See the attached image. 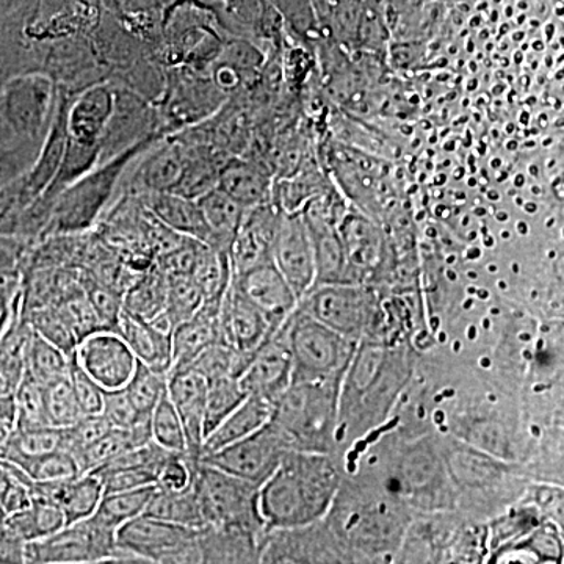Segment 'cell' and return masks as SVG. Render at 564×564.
Masks as SVG:
<instances>
[{"mask_svg": "<svg viewBox=\"0 0 564 564\" xmlns=\"http://www.w3.org/2000/svg\"><path fill=\"white\" fill-rule=\"evenodd\" d=\"M333 454L292 451L259 488V511L267 532L303 530L332 511L343 486Z\"/></svg>", "mask_w": 564, "mask_h": 564, "instance_id": "obj_1", "label": "cell"}, {"mask_svg": "<svg viewBox=\"0 0 564 564\" xmlns=\"http://www.w3.org/2000/svg\"><path fill=\"white\" fill-rule=\"evenodd\" d=\"M344 375L291 383L274 403L272 423L291 451L333 454L339 433Z\"/></svg>", "mask_w": 564, "mask_h": 564, "instance_id": "obj_2", "label": "cell"}, {"mask_svg": "<svg viewBox=\"0 0 564 564\" xmlns=\"http://www.w3.org/2000/svg\"><path fill=\"white\" fill-rule=\"evenodd\" d=\"M408 375L410 364L402 352L389 350L380 340H361L345 373L339 421L347 415L356 430L380 422Z\"/></svg>", "mask_w": 564, "mask_h": 564, "instance_id": "obj_3", "label": "cell"}, {"mask_svg": "<svg viewBox=\"0 0 564 564\" xmlns=\"http://www.w3.org/2000/svg\"><path fill=\"white\" fill-rule=\"evenodd\" d=\"M292 358V383L347 373L358 344L296 307L282 323Z\"/></svg>", "mask_w": 564, "mask_h": 564, "instance_id": "obj_4", "label": "cell"}, {"mask_svg": "<svg viewBox=\"0 0 564 564\" xmlns=\"http://www.w3.org/2000/svg\"><path fill=\"white\" fill-rule=\"evenodd\" d=\"M296 307L356 343L372 339L381 317L377 295L369 285L358 282L313 285Z\"/></svg>", "mask_w": 564, "mask_h": 564, "instance_id": "obj_5", "label": "cell"}, {"mask_svg": "<svg viewBox=\"0 0 564 564\" xmlns=\"http://www.w3.org/2000/svg\"><path fill=\"white\" fill-rule=\"evenodd\" d=\"M195 488L206 527H236L262 538L269 533L259 511V486L199 462Z\"/></svg>", "mask_w": 564, "mask_h": 564, "instance_id": "obj_6", "label": "cell"}, {"mask_svg": "<svg viewBox=\"0 0 564 564\" xmlns=\"http://www.w3.org/2000/svg\"><path fill=\"white\" fill-rule=\"evenodd\" d=\"M198 532L141 514L117 530V543L150 564L202 563Z\"/></svg>", "mask_w": 564, "mask_h": 564, "instance_id": "obj_7", "label": "cell"}, {"mask_svg": "<svg viewBox=\"0 0 564 564\" xmlns=\"http://www.w3.org/2000/svg\"><path fill=\"white\" fill-rule=\"evenodd\" d=\"M117 532L95 519L63 527L58 532L25 544L24 563H106L117 549Z\"/></svg>", "mask_w": 564, "mask_h": 564, "instance_id": "obj_8", "label": "cell"}, {"mask_svg": "<svg viewBox=\"0 0 564 564\" xmlns=\"http://www.w3.org/2000/svg\"><path fill=\"white\" fill-rule=\"evenodd\" d=\"M289 452H292L291 447L270 421L245 440L203 455L202 462L261 488Z\"/></svg>", "mask_w": 564, "mask_h": 564, "instance_id": "obj_9", "label": "cell"}, {"mask_svg": "<svg viewBox=\"0 0 564 564\" xmlns=\"http://www.w3.org/2000/svg\"><path fill=\"white\" fill-rule=\"evenodd\" d=\"M0 104L14 135L43 140L54 107V84L44 74H20L0 85Z\"/></svg>", "mask_w": 564, "mask_h": 564, "instance_id": "obj_10", "label": "cell"}, {"mask_svg": "<svg viewBox=\"0 0 564 564\" xmlns=\"http://www.w3.org/2000/svg\"><path fill=\"white\" fill-rule=\"evenodd\" d=\"M272 262L296 299L315 284V256L313 240L307 231L302 210L281 212L280 225L274 237Z\"/></svg>", "mask_w": 564, "mask_h": 564, "instance_id": "obj_11", "label": "cell"}, {"mask_svg": "<svg viewBox=\"0 0 564 564\" xmlns=\"http://www.w3.org/2000/svg\"><path fill=\"white\" fill-rule=\"evenodd\" d=\"M276 329L267 315L254 306L231 280L228 291L223 296L218 314V343L239 352L248 364L254 351Z\"/></svg>", "mask_w": 564, "mask_h": 564, "instance_id": "obj_12", "label": "cell"}, {"mask_svg": "<svg viewBox=\"0 0 564 564\" xmlns=\"http://www.w3.org/2000/svg\"><path fill=\"white\" fill-rule=\"evenodd\" d=\"M74 359L104 389L124 388L135 370L137 358L115 332H96L77 344Z\"/></svg>", "mask_w": 564, "mask_h": 564, "instance_id": "obj_13", "label": "cell"}, {"mask_svg": "<svg viewBox=\"0 0 564 564\" xmlns=\"http://www.w3.org/2000/svg\"><path fill=\"white\" fill-rule=\"evenodd\" d=\"M247 395L261 397L273 404L292 383V358L282 325L254 351L240 373Z\"/></svg>", "mask_w": 564, "mask_h": 564, "instance_id": "obj_14", "label": "cell"}, {"mask_svg": "<svg viewBox=\"0 0 564 564\" xmlns=\"http://www.w3.org/2000/svg\"><path fill=\"white\" fill-rule=\"evenodd\" d=\"M281 212L267 203L245 212L243 220L229 248L232 274H242L254 267L272 262Z\"/></svg>", "mask_w": 564, "mask_h": 564, "instance_id": "obj_15", "label": "cell"}, {"mask_svg": "<svg viewBox=\"0 0 564 564\" xmlns=\"http://www.w3.org/2000/svg\"><path fill=\"white\" fill-rule=\"evenodd\" d=\"M232 281L276 328L299 306V299L273 262L254 267L242 274H232Z\"/></svg>", "mask_w": 564, "mask_h": 564, "instance_id": "obj_16", "label": "cell"}, {"mask_svg": "<svg viewBox=\"0 0 564 564\" xmlns=\"http://www.w3.org/2000/svg\"><path fill=\"white\" fill-rule=\"evenodd\" d=\"M207 380L187 369L169 375V392L184 426L188 455L202 458L204 443V404H206Z\"/></svg>", "mask_w": 564, "mask_h": 564, "instance_id": "obj_17", "label": "cell"}, {"mask_svg": "<svg viewBox=\"0 0 564 564\" xmlns=\"http://www.w3.org/2000/svg\"><path fill=\"white\" fill-rule=\"evenodd\" d=\"M32 497L51 500L62 508L66 525L76 524L95 514L104 496L102 480L96 474H82L73 480L61 484H35Z\"/></svg>", "mask_w": 564, "mask_h": 564, "instance_id": "obj_18", "label": "cell"}, {"mask_svg": "<svg viewBox=\"0 0 564 564\" xmlns=\"http://www.w3.org/2000/svg\"><path fill=\"white\" fill-rule=\"evenodd\" d=\"M339 234L352 278L359 284H366L383 256V234L369 218L351 214L340 218Z\"/></svg>", "mask_w": 564, "mask_h": 564, "instance_id": "obj_19", "label": "cell"}, {"mask_svg": "<svg viewBox=\"0 0 564 564\" xmlns=\"http://www.w3.org/2000/svg\"><path fill=\"white\" fill-rule=\"evenodd\" d=\"M220 304L203 303L198 313L180 323L172 333V370L169 375L187 370L204 350L218 343Z\"/></svg>", "mask_w": 564, "mask_h": 564, "instance_id": "obj_20", "label": "cell"}, {"mask_svg": "<svg viewBox=\"0 0 564 564\" xmlns=\"http://www.w3.org/2000/svg\"><path fill=\"white\" fill-rule=\"evenodd\" d=\"M113 111V93L104 85L82 93L76 104L70 107L66 121L69 139L84 148L95 147L102 139Z\"/></svg>", "mask_w": 564, "mask_h": 564, "instance_id": "obj_21", "label": "cell"}, {"mask_svg": "<svg viewBox=\"0 0 564 564\" xmlns=\"http://www.w3.org/2000/svg\"><path fill=\"white\" fill-rule=\"evenodd\" d=\"M263 540L236 527H204L198 532L202 563L261 562Z\"/></svg>", "mask_w": 564, "mask_h": 564, "instance_id": "obj_22", "label": "cell"}, {"mask_svg": "<svg viewBox=\"0 0 564 564\" xmlns=\"http://www.w3.org/2000/svg\"><path fill=\"white\" fill-rule=\"evenodd\" d=\"M115 333L128 344L137 361L147 364L159 372L169 375L172 370V334L163 333L152 323L122 310Z\"/></svg>", "mask_w": 564, "mask_h": 564, "instance_id": "obj_23", "label": "cell"}, {"mask_svg": "<svg viewBox=\"0 0 564 564\" xmlns=\"http://www.w3.org/2000/svg\"><path fill=\"white\" fill-rule=\"evenodd\" d=\"M274 404L261 397L247 395L228 417L215 426L202 447V456L214 454L237 441H242L272 421Z\"/></svg>", "mask_w": 564, "mask_h": 564, "instance_id": "obj_24", "label": "cell"}, {"mask_svg": "<svg viewBox=\"0 0 564 564\" xmlns=\"http://www.w3.org/2000/svg\"><path fill=\"white\" fill-rule=\"evenodd\" d=\"M151 415L141 419L131 429H111L109 433L104 434L101 440L96 441L90 447L74 455L79 464L80 474H90L101 469L102 466L113 462L118 456L141 447V445L151 443Z\"/></svg>", "mask_w": 564, "mask_h": 564, "instance_id": "obj_25", "label": "cell"}, {"mask_svg": "<svg viewBox=\"0 0 564 564\" xmlns=\"http://www.w3.org/2000/svg\"><path fill=\"white\" fill-rule=\"evenodd\" d=\"M202 210L204 221L209 229V247L215 250L228 252L231 248L234 236L240 228L245 217L243 206L234 202L231 196L226 195L221 188L215 187L204 193L202 198L196 199Z\"/></svg>", "mask_w": 564, "mask_h": 564, "instance_id": "obj_26", "label": "cell"}, {"mask_svg": "<svg viewBox=\"0 0 564 564\" xmlns=\"http://www.w3.org/2000/svg\"><path fill=\"white\" fill-rule=\"evenodd\" d=\"M151 214L173 231L209 243V229L195 199L173 192L152 193Z\"/></svg>", "mask_w": 564, "mask_h": 564, "instance_id": "obj_27", "label": "cell"}, {"mask_svg": "<svg viewBox=\"0 0 564 564\" xmlns=\"http://www.w3.org/2000/svg\"><path fill=\"white\" fill-rule=\"evenodd\" d=\"M143 514L172 522V524L188 527V529L202 530L206 527L195 481L182 491L155 489Z\"/></svg>", "mask_w": 564, "mask_h": 564, "instance_id": "obj_28", "label": "cell"}, {"mask_svg": "<svg viewBox=\"0 0 564 564\" xmlns=\"http://www.w3.org/2000/svg\"><path fill=\"white\" fill-rule=\"evenodd\" d=\"M2 522L25 543L50 536L66 525L62 508L40 497H32L28 508L7 516Z\"/></svg>", "mask_w": 564, "mask_h": 564, "instance_id": "obj_29", "label": "cell"}, {"mask_svg": "<svg viewBox=\"0 0 564 564\" xmlns=\"http://www.w3.org/2000/svg\"><path fill=\"white\" fill-rule=\"evenodd\" d=\"M70 361L73 358H69L65 351L32 329L24 352V373L32 380L46 386L58 378L66 377L69 373Z\"/></svg>", "mask_w": 564, "mask_h": 564, "instance_id": "obj_30", "label": "cell"}, {"mask_svg": "<svg viewBox=\"0 0 564 564\" xmlns=\"http://www.w3.org/2000/svg\"><path fill=\"white\" fill-rule=\"evenodd\" d=\"M169 280L161 270L143 274L122 295V310L141 321H154L166 307Z\"/></svg>", "mask_w": 564, "mask_h": 564, "instance_id": "obj_31", "label": "cell"}, {"mask_svg": "<svg viewBox=\"0 0 564 564\" xmlns=\"http://www.w3.org/2000/svg\"><path fill=\"white\" fill-rule=\"evenodd\" d=\"M57 451H65L63 429L41 426V429L14 430L0 458L20 464Z\"/></svg>", "mask_w": 564, "mask_h": 564, "instance_id": "obj_32", "label": "cell"}, {"mask_svg": "<svg viewBox=\"0 0 564 564\" xmlns=\"http://www.w3.org/2000/svg\"><path fill=\"white\" fill-rule=\"evenodd\" d=\"M155 489L158 486L152 485L133 491L104 494L91 518L117 532L122 524L144 513Z\"/></svg>", "mask_w": 564, "mask_h": 564, "instance_id": "obj_33", "label": "cell"}, {"mask_svg": "<svg viewBox=\"0 0 564 564\" xmlns=\"http://www.w3.org/2000/svg\"><path fill=\"white\" fill-rule=\"evenodd\" d=\"M218 177L217 187L245 209L267 203V182L254 166L242 162L231 163L221 170Z\"/></svg>", "mask_w": 564, "mask_h": 564, "instance_id": "obj_34", "label": "cell"}, {"mask_svg": "<svg viewBox=\"0 0 564 564\" xmlns=\"http://www.w3.org/2000/svg\"><path fill=\"white\" fill-rule=\"evenodd\" d=\"M243 392L239 378L232 375L207 381L206 404H204V440L207 434L220 425L229 414L243 402Z\"/></svg>", "mask_w": 564, "mask_h": 564, "instance_id": "obj_35", "label": "cell"}, {"mask_svg": "<svg viewBox=\"0 0 564 564\" xmlns=\"http://www.w3.org/2000/svg\"><path fill=\"white\" fill-rule=\"evenodd\" d=\"M40 155L41 140L17 137L0 144V195L29 174Z\"/></svg>", "mask_w": 564, "mask_h": 564, "instance_id": "obj_36", "label": "cell"}, {"mask_svg": "<svg viewBox=\"0 0 564 564\" xmlns=\"http://www.w3.org/2000/svg\"><path fill=\"white\" fill-rule=\"evenodd\" d=\"M25 321L31 325L33 332L39 333L41 337L61 348L69 358H74L79 339L70 328L65 315L58 310L57 304L29 311L25 314Z\"/></svg>", "mask_w": 564, "mask_h": 564, "instance_id": "obj_37", "label": "cell"}, {"mask_svg": "<svg viewBox=\"0 0 564 564\" xmlns=\"http://www.w3.org/2000/svg\"><path fill=\"white\" fill-rule=\"evenodd\" d=\"M152 441L173 454H188L187 437L176 408L170 400L169 392L155 404L151 413Z\"/></svg>", "mask_w": 564, "mask_h": 564, "instance_id": "obj_38", "label": "cell"}, {"mask_svg": "<svg viewBox=\"0 0 564 564\" xmlns=\"http://www.w3.org/2000/svg\"><path fill=\"white\" fill-rule=\"evenodd\" d=\"M166 388H169V375L159 372L140 361H137L135 370L124 386L132 403L143 415H151L155 404L166 392Z\"/></svg>", "mask_w": 564, "mask_h": 564, "instance_id": "obj_39", "label": "cell"}, {"mask_svg": "<svg viewBox=\"0 0 564 564\" xmlns=\"http://www.w3.org/2000/svg\"><path fill=\"white\" fill-rule=\"evenodd\" d=\"M14 464V463H13ZM35 484H61L79 477L80 469L76 458L66 451L52 452L17 464Z\"/></svg>", "mask_w": 564, "mask_h": 564, "instance_id": "obj_40", "label": "cell"}, {"mask_svg": "<svg viewBox=\"0 0 564 564\" xmlns=\"http://www.w3.org/2000/svg\"><path fill=\"white\" fill-rule=\"evenodd\" d=\"M43 389L47 421L51 426L66 429L84 417L76 395H74L73 386H70L69 373L43 386Z\"/></svg>", "mask_w": 564, "mask_h": 564, "instance_id": "obj_41", "label": "cell"}, {"mask_svg": "<svg viewBox=\"0 0 564 564\" xmlns=\"http://www.w3.org/2000/svg\"><path fill=\"white\" fill-rule=\"evenodd\" d=\"M14 404H17V430L51 426L47 421L43 386L32 380L29 375L24 373L14 391Z\"/></svg>", "mask_w": 564, "mask_h": 564, "instance_id": "obj_42", "label": "cell"}, {"mask_svg": "<svg viewBox=\"0 0 564 564\" xmlns=\"http://www.w3.org/2000/svg\"><path fill=\"white\" fill-rule=\"evenodd\" d=\"M169 291H166L165 314L169 315L174 328L180 323L188 321L198 313L203 306L204 296L192 276L166 278Z\"/></svg>", "mask_w": 564, "mask_h": 564, "instance_id": "obj_43", "label": "cell"}, {"mask_svg": "<svg viewBox=\"0 0 564 564\" xmlns=\"http://www.w3.org/2000/svg\"><path fill=\"white\" fill-rule=\"evenodd\" d=\"M187 163L180 151L170 148L155 155L144 170V184L152 193L173 192L180 184Z\"/></svg>", "mask_w": 564, "mask_h": 564, "instance_id": "obj_44", "label": "cell"}, {"mask_svg": "<svg viewBox=\"0 0 564 564\" xmlns=\"http://www.w3.org/2000/svg\"><path fill=\"white\" fill-rule=\"evenodd\" d=\"M85 295L90 300L93 310L98 315L102 328L115 332L122 313V293L101 284L99 281H87L82 284Z\"/></svg>", "mask_w": 564, "mask_h": 564, "instance_id": "obj_45", "label": "cell"}, {"mask_svg": "<svg viewBox=\"0 0 564 564\" xmlns=\"http://www.w3.org/2000/svg\"><path fill=\"white\" fill-rule=\"evenodd\" d=\"M111 425L104 419L102 414L84 415L73 425L63 429L65 432V451L70 455H77L85 448L90 447L96 441L101 440L104 434L109 433Z\"/></svg>", "mask_w": 564, "mask_h": 564, "instance_id": "obj_46", "label": "cell"}, {"mask_svg": "<svg viewBox=\"0 0 564 564\" xmlns=\"http://www.w3.org/2000/svg\"><path fill=\"white\" fill-rule=\"evenodd\" d=\"M101 414L111 429H131L148 415L139 413L124 388L104 389Z\"/></svg>", "mask_w": 564, "mask_h": 564, "instance_id": "obj_47", "label": "cell"}, {"mask_svg": "<svg viewBox=\"0 0 564 564\" xmlns=\"http://www.w3.org/2000/svg\"><path fill=\"white\" fill-rule=\"evenodd\" d=\"M93 474L101 477L104 494L133 491V489L155 485L158 480V473L147 467H120V469H104Z\"/></svg>", "mask_w": 564, "mask_h": 564, "instance_id": "obj_48", "label": "cell"}, {"mask_svg": "<svg viewBox=\"0 0 564 564\" xmlns=\"http://www.w3.org/2000/svg\"><path fill=\"white\" fill-rule=\"evenodd\" d=\"M69 381L70 386H73L77 403H79L82 414H101L104 388L96 383L74 358L70 361Z\"/></svg>", "mask_w": 564, "mask_h": 564, "instance_id": "obj_49", "label": "cell"}, {"mask_svg": "<svg viewBox=\"0 0 564 564\" xmlns=\"http://www.w3.org/2000/svg\"><path fill=\"white\" fill-rule=\"evenodd\" d=\"M13 139H17V135H14L13 129L10 128L6 113L2 110V104H0V144Z\"/></svg>", "mask_w": 564, "mask_h": 564, "instance_id": "obj_50", "label": "cell"}, {"mask_svg": "<svg viewBox=\"0 0 564 564\" xmlns=\"http://www.w3.org/2000/svg\"><path fill=\"white\" fill-rule=\"evenodd\" d=\"M6 518H7L6 513H3L2 508H0V522H2L3 519H6Z\"/></svg>", "mask_w": 564, "mask_h": 564, "instance_id": "obj_51", "label": "cell"}]
</instances>
